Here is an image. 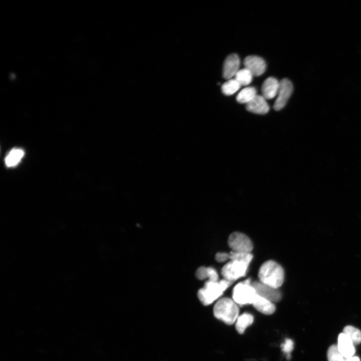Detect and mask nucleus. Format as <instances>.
<instances>
[{
    "label": "nucleus",
    "mask_w": 361,
    "mask_h": 361,
    "mask_svg": "<svg viewBox=\"0 0 361 361\" xmlns=\"http://www.w3.org/2000/svg\"><path fill=\"white\" fill-rule=\"evenodd\" d=\"M293 341L289 338L286 339L284 342L281 344L282 350L286 354L288 359L291 357L290 353L293 349Z\"/></svg>",
    "instance_id": "nucleus-22"
},
{
    "label": "nucleus",
    "mask_w": 361,
    "mask_h": 361,
    "mask_svg": "<svg viewBox=\"0 0 361 361\" xmlns=\"http://www.w3.org/2000/svg\"><path fill=\"white\" fill-rule=\"evenodd\" d=\"M257 295L272 302L279 301L281 299V293L278 288L266 285L260 281L252 283Z\"/></svg>",
    "instance_id": "nucleus-8"
},
{
    "label": "nucleus",
    "mask_w": 361,
    "mask_h": 361,
    "mask_svg": "<svg viewBox=\"0 0 361 361\" xmlns=\"http://www.w3.org/2000/svg\"><path fill=\"white\" fill-rule=\"evenodd\" d=\"M253 75L246 68L239 70L235 75V79L241 86L249 84L252 80Z\"/></svg>",
    "instance_id": "nucleus-18"
},
{
    "label": "nucleus",
    "mask_w": 361,
    "mask_h": 361,
    "mask_svg": "<svg viewBox=\"0 0 361 361\" xmlns=\"http://www.w3.org/2000/svg\"><path fill=\"white\" fill-rule=\"evenodd\" d=\"M337 345L340 353L344 358L354 356L355 351L354 344L343 332L339 334Z\"/></svg>",
    "instance_id": "nucleus-12"
},
{
    "label": "nucleus",
    "mask_w": 361,
    "mask_h": 361,
    "mask_svg": "<svg viewBox=\"0 0 361 361\" xmlns=\"http://www.w3.org/2000/svg\"><path fill=\"white\" fill-rule=\"evenodd\" d=\"M327 356L328 361H343L345 358L340 353L337 344L330 346L327 350Z\"/></svg>",
    "instance_id": "nucleus-21"
},
{
    "label": "nucleus",
    "mask_w": 361,
    "mask_h": 361,
    "mask_svg": "<svg viewBox=\"0 0 361 361\" xmlns=\"http://www.w3.org/2000/svg\"><path fill=\"white\" fill-rule=\"evenodd\" d=\"M254 321L253 316L249 313H244L239 316L235 322V327L237 332L243 334L247 327L251 325Z\"/></svg>",
    "instance_id": "nucleus-15"
},
{
    "label": "nucleus",
    "mask_w": 361,
    "mask_h": 361,
    "mask_svg": "<svg viewBox=\"0 0 361 361\" xmlns=\"http://www.w3.org/2000/svg\"><path fill=\"white\" fill-rule=\"evenodd\" d=\"M293 90V85L289 79L284 78L281 80L279 82L278 97L273 106L275 110H280L285 106L292 94Z\"/></svg>",
    "instance_id": "nucleus-7"
},
{
    "label": "nucleus",
    "mask_w": 361,
    "mask_h": 361,
    "mask_svg": "<svg viewBox=\"0 0 361 361\" xmlns=\"http://www.w3.org/2000/svg\"><path fill=\"white\" fill-rule=\"evenodd\" d=\"M256 89L254 87L243 89L237 95L236 100L240 103L247 104L256 96Z\"/></svg>",
    "instance_id": "nucleus-16"
},
{
    "label": "nucleus",
    "mask_w": 361,
    "mask_h": 361,
    "mask_svg": "<svg viewBox=\"0 0 361 361\" xmlns=\"http://www.w3.org/2000/svg\"><path fill=\"white\" fill-rule=\"evenodd\" d=\"M343 332L350 339L354 344L361 343V331L358 328L347 325L344 328Z\"/></svg>",
    "instance_id": "nucleus-19"
},
{
    "label": "nucleus",
    "mask_w": 361,
    "mask_h": 361,
    "mask_svg": "<svg viewBox=\"0 0 361 361\" xmlns=\"http://www.w3.org/2000/svg\"><path fill=\"white\" fill-rule=\"evenodd\" d=\"M213 312L215 317L228 325L235 323L239 316L237 304L229 298L219 300L214 307Z\"/></svg>",
    "instance_id": "nucleus-3"
},
{
    "label": "nucleus",
    "mask_w": 361,
    "mask_h": 361,
    "mask_svg": "<svg viewBox=\"0 0 361 361\" xmlns=\"http://www.w3.org/2000/svg\"><path fill=\"white\" fill-rule=\"evenodd\" d=\"M240 87L241 85L235 79H229L223 84L221 89L225 95H231L237 91Z\"/></svg>",
    "instance_id": "nucleus-20"
},
{
    "label": "nucleus",
    "mask_w": 361,
    "mask_h": 361,
    "mask_svg": "<svg viewBox=\"0 0 361 361\" xmlns=\"http://www.w3.org/2000/svg\"><path fill=\"white\" fill-rule=\"evenodd\" d=\"M232 283L225 279L219 281L208 280L204 287L198 291V298L204 305H210L220 297Z\"/></svg>",
    "instance_id": "nucleus-2"
},
{
    "label": "nucleus",
    "mask_w": 361,
    "mask_h": 361,
    "mask_svg": "<svg viewBox=\"0 0 361 361\" xmlns=\"http://www.w3.org/2000/svg\"><path fill=\"white\" fill-rule=\"evenodd\" d=\"M279 82L275 78L270 77L263 82L262 86V96L265 99L274 98L278 93Z\"/></svg>",
    "instance_id": "nucleus-13"
},
{
    "label": "nucleus",
    "mask_w": 361,
    "mask_h": 361,
    "mask_svg": "<svg viewBox=\"0 0 361 361\" xmlns=\"http://www.w3.org/2000/svg\"><path fill=\"white\" fill-rule=\"evenodd\" d=\"M24 155V151L20 148L12 149L7 155L5 159L6 165L9 167L16 165Z\"/></svg>",
    "instance_id": "nucleus-17"
},
{
    "label": "nucleus",
    "mask_w": 361,
    "mask_h": 361,
    "mask_svg": "<svg viewBox=\"0 0 361 361\" xmlns=\"http://www.w3.org/2000/svg\"><path fill=\"white\" fill-rule=\"evenodd\" d=\"M246 109L251 112L265 114L269 110V106L263 96L257 95L246 104Z\"/></svg>",
    "instance_id": "nucleus-11"
},
{
    "label": "nucleus",
    "mask_w": 361,
    "mask_h": 361,
    "mask_svg": "<svg viewBox=\"0 0 361 361\" xmlns=\"http://www.w3.org/2000/svg\"><path fill=\"white\" fill-rule=\"evenodd\" d=\"M215 258L219 262H224L230 259V254L226 252H219L216 254Z\"/></svg>",
    "instance_id": "nucleus-25"
},
{
    "label": "nucleus",
    "mask_w": 361,
    "mask_h": 361,
    "mask_svg": "<svg viewBox=\"0 0 361 361\" xmlns=\"http://www.w3.org/2000/svg\"><path fill=\"white\" fill-rule=\"evenodd\" d=\"M240 59L236 54H231L226 58L223 68V76L226 79L229 80L239 70Z\"/></svg>",
    "instance_id": "nucleus-10"
},
{
    "label": "nucleus",
    "mask_w": 361,
    "mask_h": 361,
    "mask_svg": "<svg viewBox=\"0 0 361 361\" xmlns=\"http://www.w3.org/2000/svg\"><path fill=\"white\" fill-rule=\"evenodd\" d=\"M252 305L260 312L266 314H273L275 310L273 302L257 294Z\"/></svg>",
    "instance_id": "nucleus-14"
},
{
    "label": "nucleus",
    "mask_w": 361,
    "mask_h": 361,
    "mask_svg": "<svg viewBox=\"0 0 361 361\" xmlns=\"http://www.w3.org/2000/svg\"><path fill=\"white\" fill-rule=\"evenodd\" d=\"M228 243L234 252L251 253L253 249L251 240L242 233H232L229 237Z\"/></svg>",
    "instance_id": "nucleus-6"
},
{
    "label": "nucleus",
    "mask_w": 361,
    "mask_h": 361,
    "mask_svg": "<svg viewBox=\"0 0 361 361\" xmlns=\"http://www.w3.org/2000/svg\"><path fill=\"white\" fill-rule=\"evenodd\" d=\"M196 277L200 280L208 278V268L201 267L199 268L196 273Z\"/></svg>",
    "instance_id": "nucleus-23"
},
{
    "label": "nucleus",
    "mask_w": 361,
    "mask_h": 361,
    "mask_svg": "<svg viewBox=\"0 0 361 361\" xmlns=\"http://www.w3.org/2000/svg\"><path fill=\"white\" fill-rule=\"evenodd\" d=\"M343 361H360L358 357L353 356L348 358H345Z\"/></svg>",
    "instance_id": "nucleus-26"
},
{
    "label": "nucleus",
    "mask_w": 361,
    "mask_h": 361,
    "mask_svg": "<svg viewBox=\"0 0 361 361\" xmlns=\"http://www.w3.org/2000/svg\"><path fill=\"white\" fill-rule=\"evenodd\" d=\"M208 268V278L209 281H218V274L215 269L212 267Z\"/></svg>",
    "instance_id": "nucleus-24"
},
{
    "label": "nucleus",
    "mask_w": 361,
    "mask_h": 361,
    "mask_svg": "<svg viewBox=\"0 0 361 361\" xmlns=\"http://www.w3.org/2000/svg\"><path fill=\"white\" fill-rule=\"evenodd\" d=\"M245 68L249 70L253 76L261 75L265 71L266 63L260 57L255 55L247 56L243 61Z\"/></svg>",
    "instance_id": "nucleus-9"
},
{
    "label": "nucleus",
    "mask_w": 361,
    "mask_h": 361,
    "mask_svg": "<svg viewBox=\"0 0 361 361\" xmlns=\"http://www.w3.org/2000/svg\"><path fill=\"white\" fill-rule=\"evenodd\" d=\"M249 263L238 260H232L222 269L221 273L225 279L233 282L246 275Z\"/></svg>",
    "instance_id": "nucleus-5"
},
{
    "label": "nucleus",
    "mask_w": 361,
    "mask_h": 361,
    "mask_svg": "<svg viewBox=\"0 0 361 361\" xmlns=\"http://www.w3.org/2000/svg\"><path fill=\"white\" fill-rule=\"evenodd\" d=\"M258 277L261 282L275 288L280 287L284 281L283 268L277 262L268 260L260 267Z\"/></svg>",
    "instance_id": "nucleus-1"
},
{
    "label": "nucleus",
    "mask_w": 361,
    "mask_h": 361,
    "mask_svg": "<svg viewBox=\"0 0 361 361\" xmlns=\"http://www.w3.org/2000/svg\"><path fill=\"white\" fill-rule=\"evenodd\" d=\"M256 292L250 279L238 283L233 290V300L238 304H252Z\"/></svg>",
    "instance_id": "nucleus-4"
}]
</instances>
